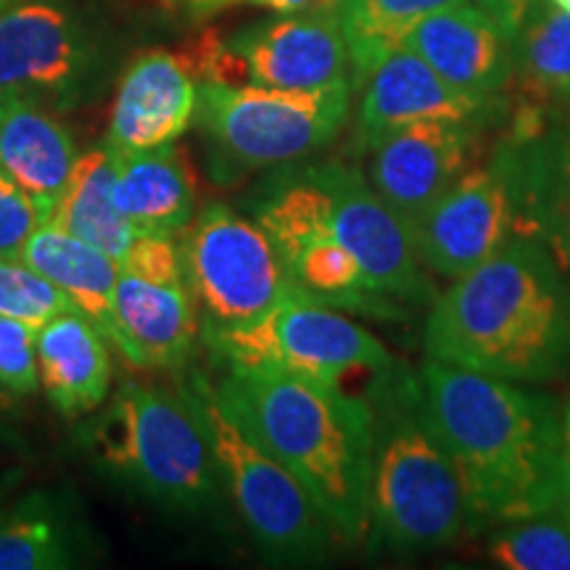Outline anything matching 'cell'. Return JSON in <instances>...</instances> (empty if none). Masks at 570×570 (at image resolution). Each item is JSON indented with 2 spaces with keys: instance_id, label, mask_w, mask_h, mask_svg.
I'll use <instances>...</instances> for the list:
<instances>
[{
  "instance_id": "11",
  "label": "cell",
  "mask_w": 570,
  "mask_h": 570,
  "mask_svg": "<svg viewBox=\"0 0 570 570\" xmlns=\"http://www.w3.org/2000/svg\"><path fill=\"white\" fill-rule=\"evenodd\" d=\"M109 71L101 35L61 0L0 9V92L67 111L88 104Z\"/></svg>"
},
{
  "instance_id": "32",
  "label": "cell",
  "mask_w": 570,
  "mask_h": 570,
  "mask_svg": "<svg viewBox=\"0 0 570 570\" xmlns=\"http://www.w3.org/2000/svg\"><path fill=\"white\" fill-rule=\"evenodd\" d=\"M119 269L151 283L185 285L175 238H161V235H138Z\"/></svg>"
},
{
  "instance_id": "25",
  "label": "cell",
  "mask_w": 570,
  "mask_h": 570,
  "mask_svg": "<svg viewBox=\"0 0 570 570\" xmlns=\"http://www.w3.org/2000/svg\"><path fill=\"white\" fill-rule=\"evenodd\" d=\"M82 525L51 491L0 508V570H67L82 562Z\"/></svg>"
},
{
  "instance_id": "37",
  "label": "cell",
  "mask_w": 570,
  "mask_h": 570,
  "mask_svg": "<svg viewBox=\"0 0 570 570\" xmlns=\"http://www.w3.org/2000/svg\"><path fill=\"white\" fill-rule=\"evenodd\" d=\"M11 402H13V399H9V396L3 394V391H0V410H6V407H9ZM3 436H6V431H3V423H0V439H3Z\"/></svg>"
},
{
  "instance_id": "24",
  "label": "cell",
  "mask_w": 570,
  "mask_h": 570,
  "mask_svg": "<svg viewBox=\"0 0 570 570\" xmlns=\"http://www.w3.org/2000/svg\"><path fill=\"white\" fill-rule=\"evenodd\" d=\"M48 223L101 248L122 265L138 233L114 202V151L109 146L77 156Z\"/></svg>"
},
{
  "instance_id": "9",
  "label": "cell",
  "mask_w": 570,
  "mask_h": 570,
  "mask_svg": "<svg viewBox=\"0 0 570 570\" xmlns=\"http://www.w3.org/2000/svg\"><path fill=\"white\" fill-rule=\"evenodd\" d=\"M183 277L204 331H230L267 315L291 285L265 227L225 204H209L180 233Z\"/></svg>"
},
{
  "instance_id": "8",
  "label": "cell",
  "mask_w": 570,
  "mask_h": 570,
  "mask_svg": "<svg viewBox=\"0 0 570 570\" xmlns=\"http://www.w3.org/2000/svg\"><path fill=\"white\" fill-rule=\"evenodd\" d=\"M204 338L225 365L273 367L344 391L352 381L377 386L399 365L367 327L296 288L254 323L204 331Z\"/></svg>"
},
{
  "instance_id": "35",
  "label": "cell",
  "mask_w": 570,
  "mask_h": 570,
  "mask_svg": "<svg viewBox=\"0 0 570 570\" xmlns=\"http://www.w3.org/2000/svg\"><path fill=\"white\" fill-rule=\"evenodd\" d=\"M560 436H562V479L570 499V402L560 407Z\"/></svg>"
},
{
  "instance_id": "10",
  "label": "cell",
  "mask_w": 570,
  "mask_h": 570,
  "mask_svg": "<svg viewBox=\"0 0 570 570\" xmlns=\"http://www.w3.org/2000/svg\"><path fill=\"white\" fill-rule=\"evenodd\" d=\"M531 235L520 188L518 151L502 138L489 159L475 161L431 209L410 225V240L425 273L454 277Z\"/></svg>"
},
{
  "instance_id": "12",
  "label": "cell",
  "mask_w": 570,
  "mask_h": 570,
  "mask_svg": "<svg viewBox=\"0 0 570 570\" xmlns=\"http://www.w3.org/2000/svg\"><path fill=\"white\" fill-rule=\"evenodd\" d=\"M198 82L315 90L344 80L348 51L338 13H273L230 38L206 32L185 53Z\"/></svg>"
},
{
  "instance_id": "6",
  "label": "cell",
  "mask_w": 570,
  "mask_h": 570,
  "mask_svg": "<svg viewBox=\"0 0 570 570\" xmlns=\"http://www.w3.org/2000/svg\"><path fill=\"white\" fill-rule=\"evenodd\" d=\"M183 386L209 439L223 491L256 547L275 562L323 560L336 531L302 481L233 417L214 383L194 373Z\"/></svg>"
},
{
  "instance_id": "28",
  "label": "cell",
  "mask_w": 570,
  "mask_h": 570,
  "mask_svg": "<svg viewBox=\"0 0 570 570\" xmlns=\"http://www.w3.org/2000/svg\"><path fill=\"white\" fill-rule=\"evenodd\" d=\"M489 558L508 570H570V499L491 533Z\"/></svg>"
},
{
  "instance_id": "27",
  "label": "cell",
  "mask_w": 570,
  "mask_h": 570,
  "mask_svg": "<svg viewBox=\"0 0 570 570\" xmlns=\"http://www.w3.org/2000/svg\"><path fill=\"white\" fill-rule=\"evenodd\" d=\"M468 0H344L338 9L352 88H360L370 71L404 46L407 35L425 17Z\"/></svg>"
},
{
  "instance_id": "16",
  "label": "cell",
  "mask_w": 570,
  "mask_h": 570,
  "mask_svg": "<svg viewBox=\"0 0 570 570\" xmlns=\"http://www.w3.org/2000/svg\"><path fill=\"white\" fill-rule=\"evenodd\" d=\"M198 77L185 56L148 51L127 63L114 92L106 142L114 154L177 142L194 125Z\"/></svg>"
},
{
  "instance_id": "40",
  "label": "cell",
  "mask_w": 570,
  "mask_h": 570,
  "mask_svg": "<svg viewBox=\"0 0 570 570\" xmlns=\"http://www.w3.org/2000/svg\"><path fill=\"white\" fill-rule=\"evenodd\" d=\"M185 0H164V6H180Z\"/></svg>"
},
{
  "instance_id": "17",
  "label": "cell",
  "mask_w": 570,
  "mask_h": 570,
  "mask_svg": "<svg viewBox=\"0 0 570 570\" xmlns=\"http://www.w3.org/2000/svg\"><path fill=\"white\" fill-rule=\"evenodd\" d=\"M512 40L494 13L468 0L425 17L407 35L404 48L454 90L475 101H494L510 85Z\"/></svg>"
},
{
  "instance_id": "38",
  "label": "cell",
  "mask_w": 570,
  "mask_h": 570,
  "mask_svg": "<svg viewBox=\"0 0 570 570\" xmlns=\"http://www.w3.org/2000/svg\"><path fill=\"white\" fill-rule=\"evenodd\" d=\"M552 6H558V9H562V11H568L570 13V0H550Z\"/></svg>"
},
{
  "instance_id": "18",
  "label": "cell",
  "mask_w": 570,
  "mask_h": 570,
  "mask_svg": "<svg viewBox=\"0 0 570 570\" xmlns=\"http://www.w3.org/2000/svg\"><path fill=\"white\" fill-rule=\"evenodd\" d=\"M198 333V306L188 285L151 283L119 269L111 344L132 365L183 367L194 354Z\"/></svg>"
},
{
  "instance_id": "33",
  "label": "cell",
  "mask_w": 570,
  "mask_h": 570,
  "mask_svg": "<svg viewBox=\"0 0 570 570\" xmlns=\"http://www.w3.org/2000/svg\"><path fill=\"white\" fill-rule=\"evenodd\" d=\"M269 13H338L344 0H246Z\"/></svg>"
},
{
  "instance_id": "31",
  "label": "cell",
  "mask_w": 570,
  "mask_h": 570,
  "mask_svg": "<svg viewBox=\"0 0 570 570\" xmlns=\"http://www.w3.org/2000/svg\"><path fill=\"white\" fill-rule=\"evenodd\" d=\"M48 219V212L0 167V256H21L30 235Z\"/></svg>"
},
{
  "instance_id": "34",
  "label": "cell",
  "mask_w": 570,
  "mask_h": 570,
  "mask_svg": "<svg viewBox=\"0 0 570 570\" xmlns=\"http://www.w3.org/2000/svg\"><path fill=\"white\" fill-rule=\"evenodd\" d=\"M479 3L487 11L494 13V17L499 19V24H502L504 30L515 38L520 21L529 17V11L539 3V0H479Z\"/></svg>"
},
{
  "instance_id": "30",
  "label": "cell",
  "mask_w": 570,
  "mask_h": 570,
  "mask_svg": "<svg viewBox=\"0 0 570 570\" xmlns=\"http://www.w3.org/2000/svg\"><path fill=\"white\" fill-rule=\"evenodd\" d=\"M35 336L32 325L0 317V391L13 402L35 396L40 389Z\"/></svg>"
},
{
  "instance_id": "7",
  "label": "cell",
  "mask_w": 570,
  "mask_h": 570,
  "mask_svg": "<svg viewBox=\"0 0 570 570\" xmlns=\"http://www.w3.org/2000/svg\"><path fill=\"white\" fill-rule=\"evenodd\" d=\"M352 111V80L315 90L198 82V130L227 173L315 156L338 138Z\"/></svg>"
},
{
  "instance_id": "1",
  "label": "cell",
  "mask_w": 570,
  "mask_h": 570,
  "mask_svg": "<svg viewBox=\"0 0 570 570\" xmlns=\"http://www.w3.org/2000/svg\"><path fill=\"white\" fill-rule=\"evenodd\" d=\"M425 412L458 468L470 531L537 515L560 504V407L504 377L428 360L420 370Z\"/></svg>"
},
{
  "instance_id": "21",
  "label": "cell",
  "mask_w": 570,
  "mask_h": 570,
  "mask_svg": "<svg viewBox=\"0 0 570 570\" xmlns=\"http://www.w3.org/2000/svg\"><path fill=\"white\" fill-rule=\"evenodd\" d=\"M114 202L138 235H180L196 217V183L177 142L114 154Z\"/></svg>"
},
{
  "instance_id": "39",
  "label": "cell",
  "mask_w": 570,
  "mask_h": 570,
  "mask_svg": "<svg viewBox=\"0 0 570 570\" xmlns=\"http://www.w3.org/2000/svg\"><path fill=\"white\" fill-rule=\"evenodd\" d=\"M13 3H24V0H0V9H6V6H13Z\"/></svg>"
},
{
  "instance_id": "15",
  "label": "cell",
  "mask_w": 570,
  "mask_h": 570,
  "mask_svg": "<svg viewBox=\"0 0 570 570\" xmlns=\"http://www.w3.org/2000/svg\"><path fill=\"white\" fill-rule=\"evenodd\" d=\"M362 101L356 111V140L370 148L383 135L425 119H458V122H491L504 119L508 98L475 101L441 80L410 48H396L360 85Z\"/></svg>"
},
{
  "instance_id": "29",
  "label": "cell",
  "mask_w": 570,
  "mask_h": 570,
  "mask_svg": "<svg viewBox=\"0 0 570 570\" xmlns=\"http://www.w3.org/2000/svg\"><path fill=\"white\" fill-rule=\"evenodd\" d=\"M71 309H77L71 298L21 256H0V317L19 320L40 331L48 320Z\"/></svg>"
},
{
  "instance_id": "13",
  "label": "cell",
  "mask_w": 570,
  "mask_h": 570,
  "mask_svg": "<svg viewBox=\"0 0 570 570\" xmlns=\"http://www.w3.org/2000/svg\"><path fill=\"white\" fill-rule=\"evenodd\" d=\"M309 173L327 194V223L370 285L407 309L431 306L436 298L431 277L412 248L410 230L377 196L373 183L344 161L309 164Z\"/></svg>"
},
{
  "instance_id": "5",
  "label": "cell",
  "mask_w": 570,
  "mask_h": 570,
  "mask_svg": "<svg viewBox=\"0 0 570 570\" xmlns=\"http://www.w3.org/2000/svg\"><path fill=\"white\" fill-rule=\"evenodd\" d=\"M85 452L101 473L164 512L206 515L223 497L209 439L185 386L122 381L104 415L85 428Z\"/></svg>"
},
{
  "instance_id": "3",
  "label": "cell",
  "mask_w": 570,
  "mask_h": 570,
  "mask_svg": "<svg viewBox=\"0 0 570 570\" xmlns=\"http://www.w3.org/2000/svg\"><path fill=\"white\" fill-rule=\"evenodd\" d=\"M225 367L217 391L233 417L302 481L336 537L367 539L370 399L273 367Z\"/></svg>"
},
{
  "instance_id": "14",
  "label": "cell",
  "mask_w": 570,
  "mask_h": 570,
  "mask_svg": "<svg viewBox=\"0 0 570 570\" xmlns=\"http://www.w3.org/2000/svg\"><path fill=\"white\" fill-rule=\"evenodd\" d=\"M483 125L425 119L370 146V183L407 230L481 159Z\"/></svg>"
},
{
  "instance_id": "36",
  "label": "cell",
  "mask_w": 570,
  "mask_h": 570,
  "mask_svg": "<svg viewBox=\"0 0 570 570\" xmlns=\"http://www.w3.org/2000/svg\"><path fill=\"white\" fill-rule=\"evenodd\" d=\"M235 3H240V0H185L190 17H196V19H206V17H212V13L223 11V9H227V6H235Z\"/></svg>"
},
{
  "instance_id": "23",
  "label": "cell",
  "mask_w": 570,
  "mask_h": 570,
  "mask_svg": "<svg viewBox=\"0 0 570 570\" xmlns=\"http://www.w3.org/2000/svg\"><path fill=\"white\" fill-rule=\"evenodd\" d=\"M21 259L46 275L56 288L71 298L77 312L114 338V291L119 281V262L101 248L63 233L53 223L40 225L21 248Z\"/></svg>"
},
{
  "instance_id": "4",
  "label": "cell",
  "mask_w": 570,
  "mask_h": 570,
  "mask_svg": "<svg viewBox=\"0 0 570 570\" xmlns=\"http://www.w3.org/2000/svg\"><path fill=\"white\" fill-rule=\"evenodd\" d=\"M367 539L396 554L441 550L470 531L468 497L425 412L420 375L396 365L377 383Z\"/></svg>"
},
{
  "instance_id": "2",
  "label": "cell",
  "mask_w": 570,
  "mask_h": 570,
  "mask_svg": "<svg viewBox=\"0 0 570 570\" xmlns=\"http://www.w3.org/2000/svg\"><path fill=\"white\" fill-rule=\"evenodd\" d=\"M428 360L550 383L570 367V281L550 248L518 235L502 252L454 277L428 306Z\"/></svg>"
},
{
  "instance_id": "19",
  "label": "cell",
  "mask_w": 570,
  "mask_h": 570,
  "mask_svg": "<svg viewBox=\"0 0 570 570\" xmlns=\"http://www.w3.org/2000/svg\"><path fill=\"white\" fill-rule=\"evenodd\" d=\"M40 386L63 417L96 412L111 394L109 338L82 312L48 320L35 336Z\"/></svg>"
},
{
  "instance_id": "26",
  "label": "cell",
  "mask_w": 570,
  "mask_h": 570,
  "mask_svg": "<svg viewBox=\"0 0 570 570\" xmlns=\"http://www.w3.org/2000/svg\"><path fill=\"white\" fill-rule=\"evenodd\" d=\"M508 90L554 114L570 109V13L550 0H539L520 21Z\"/></svg>"
},
{
  "instance_id": "22",
  "label": "cell",
  "mask_w": 570,
  "mask_h": 570,
  "mask_svg": "<svg viewBox=\"0 0 570 570\" xmlns=\"http://www.w3.org/2000/svg\"><path fill=\"white\" fill-rule=\"evenodd\" d=\"M510 142L518 151L531 238L550 248L570 275V119H558L529 140Z\"/></svg>"
},
{
  "instance_id": "20",
  "label": "cell",
  "mask_w": 570,
  "mask_h": 570,
  "mask_svg": "<svg viewBox=\"0 0 570 570\" xmlns=\"http://www.w3.org/2000/svg\"><path fill=\"white\" fill-rule=\"evenodd\" d=\"M71 132L46 106L0 92V167L51 217L77 161Z\"/></svg>"
}]
</instances>
